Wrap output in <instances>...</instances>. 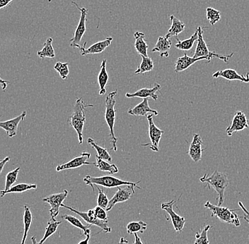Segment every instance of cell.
Segmentation results:
<instances>
[{
    "instance_id": "obj_14",
    "label": "cell",
    "mask_w": 249,
    "mask_h": 244,
    "mask_svg": "<svg viewBox=\"0 0 249 244\" xmlns=\"http://www.w3.org/2000/svg\"><path fill=\"white\" fill-rule=\"evenodd\" d=\"M90 158H91V154L87 153V152H83L81 154L80 156H78L77 158L68 162V163H65V164L57 165L56 167V171L60 172V171L65 170V169H76V168L80 167L83 165H91V164L95 165L96 163H91L87 162Z\"/></svg>"
},
{
    "instance_id": "obj_26",
    "label": "cell",
    "mask_w": 249,
    "mask_h": 244,
    "mask_svg": "<svg viewBox=\"0 0 249 244\" xmlns=\"http://www.w3.org/2000/svg\"><path fill=\"white\" fill-rule=\"evenodd\" d=\"M23 225H24V231H23L22 241L21 244H26L28 234L30 230L33 222V215L30 208L27 206L23 207Z\"/></svg>"
},
{
    "instance_id": "obj_28",
    "label": "cell",
    "mask_w": 249,
    "mask_h": 244,
    "mask_svg": "<svg viewBox=\"0 0 249 244\" xmlns=\"http://www.w3.org/2000/svg\"><path fill=\"white\" fill-rule=\"evenodd\" d=\"M62 218L66 220L67 222H69L72 226L75 227V228H78V229L83 231V234L85 237L88 235L89 234H91V230H90V226H91V225H84L77 217H74V216L72 215H70V214H65V215L62 216Z\"/></svg>"
},
{
    "instance_id": "obj_15",
    "label": "cell",
    "mask_w": 249,
    "mask_h": 244,
    "mask_svg": "<svg viewBox=\"0 0 249 244\" xmlns=\"http://www.w3.org/2000/svg\"><path fill=\"white\" fill-rule=\"evenodd\" d=\"M26 114H27V113L24 111L19 116L14 118V119H9V120L5 121V122H0V127L5 130L9 137H14L17 135V130H18L20 122L24 120Z\"/></svg>"
},
{
    "instance_id": "obj_24",
    "label": "cell",
    "mask_w": 249,
    "mask_h": 244,
    "mask_svg": "<svg viewBox=\"0 0 249 244\" xmlns=\"http://www.w3.org/2000/svg\"><path fill=\"white\" fill-rule=\"evenodd\" d=\"M144 33L140 31L135 32L134 34V38L135 39V48L141 57H148L147 50L149 46L144 40Z\"/></svg>"
},
{
    "instance_id": "obj_43",
    "label": "cell",
    "mask_w": 249,
    "mask_h": 244,
    "mask_svg": "<svg viewBox=\"0 0 249 244\" xmlns=\"http://www.w3.org/2000/svg\"><path fill=\"white\" fill-rule=\"evenodd\" d=\"M9 161H10V158L9 157H7V158H4L3 161L0 162V173L2 172L3 169H4V165L7 164V163H9Z\"/></svg>"
},
{
    "instance_id": "obj_4",
    "label": "cell",
    "mask_w": 249,
    "mask_h": 244,
    "mask_svg": "<svg viewBox=\"0 0 249 244\" xmlns=\"http://www.w3.org/2000/svg\"><path fill=\"white\" fill-rule=\"evenodd\" d=\"M84 182L88 186H91L93 191H94L93 185L108 188V189L126 186V185H131V186H136L138 189H141V188L138 186V183H140V181H138V182H131V181H124V180L116 178V177H111V176L94 177L87 175L84 178Z\"/></svg>"
},
{
    "instance_id": "obj_40",
    "label": "cell",
    "mask_w": 249,
    "mask_h": 244,
    "mask_svg": "<svg viewBox=\"0 0 249 244\" xmlns=\"http://www.w3.org/2000/svg\"><path fill=\"white\" fill-rule=\"evenodd\" d=\"M96 189L99 191V194H98L97 198V205L98 206H100L101 208H104L107 210V206H108L109 203V200L107 194L104 192V191L101 190L99 186H96Z\"/></svg>"
},
{
    "instance_id": "obj_23",
    "label": "cell",
    "mask_w": 249,
    "mask_h": 244,
    "mask_svg": "<svg viewBox=\"0 0 249 244\" xmlns=\"http://www.w3.org/2000/svg\"><path fill=\"white\" fill-rule=\"evenodd\" d=\"M171 21V26L169 30L168 31L167 34L165 37L167 38H170L171 37H178L179 34L181 33L185 30L186 25L182 22L180 19L177 18L174 15L170 16Z\"/></svg>"
},
{
    "instance_id": "obj_17",
    "label": "cell",
    "mask_w": 249,
    "mask_h": 244,
    "mask_svg": "<svg viewBox=\"0 0 249 244\" xmlns=\"http://www.w3.org/2000/svg\"><path fill=\"white\" fill-rule=\"evenodd\" d=\"M213 78L217 79L219 77L223 78L230 81H239L243 83H249V73H247V75L238 74L236 70L232 69H227L222 70V71H217L214 73L213 75Z\"/></svg>"
},
{
    "instance_id": "obj_16",
    "label": "cell",
    "mask_w": 249,
    "mask_h": 244,
    "mask_svg": "<svg viewBox=\"0 0 249 244\" xmlns=\"http://www.w3.org/2000/svg\"><path fill=\"white\" fill-rule=\"evenodd\" d=\"M112 41H113V38L112 37H108L105 40L94 43V44H93L92 46L89 48H86L87 42H85L83 46H82V49H80L81 53H82V56L87 55V54L102 53L108 47L110 46Z\"/></svg>"
},
{
    "instance_id": "obj_3",
    "label": "cell",
    "mask_w": 249,
    "mask_h": 244,
    "mask_svg": "<svg viewBox=\"0 0 249 244\" xmlns=\"http://www.w3.org/2000/svg\"><path fill=\"white\" fill-rule=\"evenodd\" d=\"M118 93V91H115L109 93L107 98H106V112L105 119L107 123L109 130H110V143H111L112 149L114 151L118 150L117 147V142L118 138L115 136L114 127L115 122H116V111L115 109L116 100V97Z\"/></svg>"
},
{
    "instance_id": "obj_34",
    "label": "cell",
    "mask_w": 249,
    "mask_h": 244,
    "mask_svg": "<svg viewBox=\"0 0 249 244\" xmlns=\"http://www.w3.org/2000/svg\"><path fill=\"white\" fill-rule=\"evenodd\" d=\"M62 222L60 221H56V220L51 219V220L48 222V225H47V228H46V232H45L44 236H43V239L40 241L38 244H44V242H46L48 238L53 235L54 233L57 231L59 225Z\"/></svg>"
},
{
    "instance_id": "obj_38",
    "label": "cell",
    "mask_w": 249,
    "mask_h": 244,
    "mask_svg": "<svg viewBox=\"0 0 249 244\" xmlns=\"http://www.w3.org/2000/svg\"><path fill=\"white\" fill-rule=\"evenodd\" d=\"M207 19L209 21L211 26H214L221 19V12L214 9V8L208 7L206 9Z\"/></svg>"
},
{
    "instance_id": "obj_36",
    "label": "cell",
    "mask_w": 249,
    "mask_h": 244,
    "mask_svg": "<svg viewBox=\"0 0 249 244\" xmlns=\"http://www.w3.org/2000/svg\"><path fill=\"white\" fill-rule=\"evenodd\" d=\"M20 171V167H17L15 170L9 172L6 175L5 188L4 190L1 191V194L3 193L7 192L13 186L16 181H17V177H18V172Z\"/></svg>"
},
{
    "instance_id": "obj_13",
    "label": "cell",
    "mask_w": 249,
    "mask_h": 244,
    "mask_svg": "<svg viewBox=\"0 0 249 244\" xmlns=\"http://www.w3.org/2000/svg\"><path fill=\"white\" fill-rule=\"evenodd\" d=\"M248 119L243 112L237 111L233 116L231 125L227 127L226 132L229 136H232L234 132H239L241 130L249 128Z\"/></svg>"
},
{
    "instance_id": "obj_9",
    "label": "cell",
    "mask_w": 249,
    "mask_h": 244,
    "mask_svg": "<svg viewBox=\"0 0 249 244\" xmlns=\"http://www.w3.org/2000/svg\"><path fill=\"white\" fill-rule=\"evenodd\" d=\"M153 114H149L147 116L148 123H149V136L150 143L142 146H148L152 151L158 152L159 145H160L161 136L164 131L160 130L155 125L153 120Z\"/></svg>"
},
{
    "instance_id": "obj_33",
    "label": "cell",
    "mask_w": 249,
    "mask_h": 244,
    "mask_svg": "<svg viewBox=\"0 0 249 244\" xmlns=\"http://www.w3.org/2000/svg\"><path fill=\"white\" fill-rule=\"evenodd\" d=\"M87 142H88L89 145L92 146L93 148L97 152V155L96 156L99 157L101 159L104 160V161H108L109 163L112 161L111 156H110L107 149L98 145L92 138H89L88 140H87Z\"/></svg>"
},
{
    "instance_id": "obj_42",
    "label": "cell",
    "mask_w": 249,
    "mask_h": 244,
    "mask_svg": "<svg viewBox=\"0 0 249 244\" xmlns=\"http://www.w3.org/2000/svg\"><path fill=\"white\" fill-rule=\"evenodd\" d=\"M238 204H239V207H240V208H241V210H242L243 211V213H244V215L242 216V218H247V219H249V211H248V210L247 209V208H246L245 206H244V205L242 203H241V202H239V203H238Z\"/></svg>"
},
{
    "instance_id": "obj_21",
    "label": "cell",
    "mask_w": 249,
    "mask_h": 244,
    "mask_svg": "<svg viewBox=\"0 0 249 244\" xmlns=\"http://www.w3.org/2000/svg\"><path fill=\"white\" fill-rule=\"evenodd\" d=\"M208 60V58L206 57H199V58H194V57H191L185 54L182 57H178L177 59L175 64V71L177 73L180 72V71H185L191 67L194 64L201 60Z\"/></svg>"
},
{
    "instance_id": "obj_39",
    "label": "cell",
    "mask_w": 249,
    "mask_h": 244,
    "mask_svg": "<svg viewBox=\"0 0 249 244\" xmlns=\"http://www.w3.org/2000/svg\"><path fill=\"white\" fill-rule=\"evenodd\" d=\"M54 69L57 72L59 73L60 77L62 79H66L70 74L69 66L68 63H62V62H57L54 66Z\"/></svg>"
},
{
    "instance_id": "obj_45",
    "label": "cell",
    "mask_w": 249,
    "mask_h": 244,
    "mask_svg": "<svg viewBox=\"0 0 249 244\" xmlns=\"http://www.w3.org/2000/svg\"><path fill=\"white\" fill-rule=\"evenodd\" d=\"M90 237H91V234H89L88 235L86 236L85 239L81 241L78 244H89Z\"/></svg>"
},
{
    "instance_id": "obj_7",
    "label": "cell",
    "mask_w": 249,
    "mask_h": 244,
    "mask_svg": "<svg viewBox=\"0 0 249 244\" xmlns=\"http://www.w3.org/2000/svg\"><path fill=\"white\" fill-rule=\"evenodd\" d=\"M73 5L76 6V7L80 11L81 16L79 23L75 32H74V36L70 40V46L71 48H77L80 50L82 48L81 46V41L83 38L86 31H87V16L88 15V9L85 7L80 8L77 3L74 1H71Z\"/></svg>"
},
{
    "instance_id": "obj_6",
    "label": "cell",
    "mask_w": 249,
    "mask_h": 244,
    "mask_svg": "<svg viewBox=\"0 0 249 244\" xmlns=\"http://www.w3.org/2000/svg\"><path fill=\"white\" fill-rule=\"evenodd\" d=\"M198 30V39H197V44L196 47V51L194 55V58H199V57H206L208 58V62L211 61L213 59L218 58L222 60L227 63L229 60L234 54L233 52L230 55H222L221 54H217L214 52H211L209 50L208 45L205 43L203 38L204 31L201 26H198L197 28Z\"/></svg>"
},
{
    "instance_id": "obj_12",
    "label": "cell",
    "mask_w": 249,
    "mask_h": 244,
    "mask_svg": "<svg viewBox=\"0 0 249 244\" xmlns=\"http://www.w3.org/2000/svg\"><path fill=\"white\" fill-rule=\"evenodd\" d=\"M62 208L69 210L71 212L77 214L79 217H82L89 225H94V226L100 228L101 231H104V233L111 232V228L108 226V220H107V221H104V220H99V219L96 218V217H90V216L88 215L87 212H80V211H77V209H74V208H71V207L70 206H65V205L64 204L62 205Z\"/></svg>"
},
{
    "instance_id": "obj_37",
    "label": "cell",
    "mask_w": 249,
    "mask_h": 244,
    "mask_svg": "<svg viewBox=\"0 0 249 244\" xmlns=\"http://www.w3.org/2000/svg\"><path fill=\"white\" fill-rule=\"evenodd\" d=\"M211 228H213V226L211 225H206L201 231L196 233V241H195L194 244H210L208 233Z\"/></svg>"
},
{
    "instance_id": "obj_27",
    "label": "cell",
    "mask_w": 249,
    "mask_h": 244,
    "mask_svg": "<svg viewBox=\"0 0 249 244\" xmlns=\"http://www.w3.org/2000/svg\"><path fill=\"white\" fill-rule=\"evenodd\" d=\"M197 39H198V30L197 29L194 35H191V38L183 40V41H180L178 37H176L177 43L176 44L175 48L180 49V50H190V49H192L193 47L194 46L195 42L197 40Z\"/></svg>"
},
{
    "instance_id": "obj_46",
    "label": "cell",
    "mask_w": 249,
    "mask_h": 244,
    "mask_svg": "<svg viewBox=\"0 0 249 244\" xmlns=\"http://www.w3.org/2000/svg\"><path fill=\"white\" fill-rule=\"evenodd\" d=\"M134 235H135V242L133 244H144L138 234H135Z\"/></svg>"
},
{
    "instance_id": "obj_5",
    "label": "cell",
    "mask_w": 249,
    "mask_h": 244,
    "mask_svg": "<svg viewBox=\"0 0 249 244\" xmlns=\"http://www.w3.org/2000/svg\"><path fill=\"white\" fill-rule=\"evenodd\" d=\"M205 208L209 209L211 212V217H217L221 222L226 224H231L236 227L241 225L239 215L235 212L238 210H231L226 207L214 206L210 201H207Z\"/></svg>"
},
{
    "instance_id": "obj_31",
    "label": "cell",
    "mask_w": 249,
    "mask_h": 244,
    "mask_svg": "<svg viewBox=\"0 0 249 244\" xmlns=\"http://www.w3.org/2000/svg\"><path fill=\"white\" fill-rule=\"evenodd\" d=\"M36 184H34V183H18V184L12 186L7 192L1 194V197H4L6 194H13V193L21 194V193L26 192L29 190H36Z\"/></svg>"
},
{
    "instance_id": "obj_30",
    "label": "cell",
    "mask_w": 249,
    "mask_h": 244,
    "mask_svg": "<svg viewBox=\"0 0 249 244\" xmlns=\"http://www.w3.org/2000/svg\"><path fill=\"white\" fill-rule=\"evenodd\" d=\"M96 163L95 166L100 169L102 172H107L113 175V174L118 173L119 169L114 164H110L108 161H104V160L101 159L99 157H96Z\"/></svg>"
},
{
    "instance_id": "obj_22",
    "label": "cell",
    "mask_w": 249,
    "mask_h": 244,
    "mask_svg": "<svg viewBox=\"0 0 249 244\" xmlns=\"http://www.w3.org/2000/svg\"><path fill=\"white\" fill-rule=\"evenodd\" d=\"M171 46H172V42L170 38L161 36L158 38L152 52H158L161 57H168L169 56V51H170Z\"/></svg>"
},
{
    "instance_id": "obj_32",
    "label": "cell",
    "mask_w": 249,
    "mask_h": 244,
    "mask_svg": "<svg viewBox=\"0 0 249 244\" xmlns=\"http://www.w3.org/2000/svg\"><path fill=\"white\" fill-rule=\"evenodd\" d=\"M147 228V224L143 221H133L127 224L126 229L128 234H135L138 232L143 234Z\"/></svg>"
},
{
    "instance_id": "obj_29",
    "label": "cell",
    "mask_w": 249,
    "mask_h": 244,
    "mask_svg": "<svg viewBox=\"0 0 249 244\" xmlns=\"http://www.w3.org/2000/svg\"><path fill=\"white\" fill-rule=\"evenodd\" d=\"M53 41V40L52 38L47 39L43 49L38 51L37 54L41 60H44L45 58L53 59L55 57V52H54L53 46L52 44Z\"/></svg>"
},
{
    "instance_id": "obj_50",
    "label": "cell",
    "mask_w": 249,
    "mask_h": 244,
    "mask_svg": "<svg viewBox=\"0 0 249 244\" xmlns=\"http://www.w3.org/2000/svg\"><path fill=\"white\" fill-rule=\"evenodd\" d=\"M244 220H246V221H247V222H248V223L249 224V219L244 218Z\"/></svg>"
},
{
    "instance_id": "obj_48",
    "label": "cell",
    "mask_w": 249,
    "mask_h": 244,
    "mask_svg": "<svg viewBox=\"0 0 249 244\" xmlns=\"http://www.w3.org/2000/svg\"><path fill=\"white\" fill-rule=\"evenodd\" d=\"M118 244H129V242L125 237H121V239H120V242Z\"/></svg>"
},
{
    "instance_id": "obj_44",
    "label": "cell",
    "mask_w": 249,
    "mask_h": 244,
    "mask_svg": "<svg viewBox=\"0 0 249 244\" xmlns=\"http://www.w3.org/2000/svg\"><path fill=\"white\" fill-rule=\"evenodd\" d=\"M14 0H0V8L3 9V8L7 7Z\"/></svg>"
},
{
    "instance_id": "obj_11",
    "label": "cell",
    "mask_w": 249,
    "mask_h": 244,
    "mask_svg": "<svg viewBox=\"0 0 249 244\" xmlns=\"http://www.w3.org/2000/svg\"><path fill=\"white\" fill-rule=\"evenodd\" d=\"M176 203H177V201L174 200H171V201L167 202V203H163L161 204V209L167 212V213L170 215L174 229L178 234H180L184 228L186 220H185L184 217L176 213L175 211H174L173 207Z\"/></svg>"
},
{
    "instance_id": "obj_1",
    "label": "cell",
    "mask_w": 249,
    "mask_h": 244,
    "mask_svg": "<svg viewBox=\"0 0 249 244\" xmlns=\"http://www.w3.org/2000/svg\"><path fill=\"white\" fill-rule=\"evenodd\" d=\"M93 105H89L84 102L82 98H77L74 107V112L68 118L70 125L77 132L78 140L80 145L83 144V130L86 122L85 110L88 107H93Z\"/></svg>"
},
{
    "instance_id": "obj_20",
    "label": "cell",
    "mask_w": 249,
    "mask_h": 244,
    "mask_svg": "<svg viewBox=\"0 0 249 244\" xmlns=\"http://www.w3.org/2000/svg\"><path fill=\"white\" fill-rule=\"evenodd\" d=\"M149 113L153 114L155 116L159 114L157 110H152V108H150L149 105V99L148 98L143 99L142 102H140L138 105L128 110V114L132 115V116H147Z\"/></svg>"
},
{
    "instance_id": "obj_49",
    "label": "cell",
    "mask_w": 249,
    "mask_h": 244,
    "mask_svg": "<svg viewBox=\"0 0 249 244\" xmlns=\"http://www.w3.org/2000/svg\"><path fill=\"white\" fill-rule=\"evenodd\" d=\"M31 242H32V244H38L36 241V237H34V236L31 237Z\"/></svg>"
},
{
    "instance_id": "obj_51",
    "label": "cell",
    "mask_w": 249,
    "mask_h": 244,
    "mask_svg": "<svg viewBox=\"0 0 249 244\" xmlns=\"http://www.w3.org/2000/svg\"><path fill=\"white\" fill-rule=\"evenodd\" d=\"M248 122H249V120H248Z\"/></svg>"
},
{
    "instance_id": "obj_2",
    "label": "cell",
    "mask_w": 249,
    "mask_h": 244,
    "mask_svg": "<svg viewBox=\"0 0 249 244\" xmlns=\"http://www.w3.org/2000/svg\"><path fill=\"white\" fill-rule=\"evenodd\" d=\"M202 183H207L209 189L210 187L214 189L217 194V198L216 200L218 201L217 206H221L223 204L225 200V192L226 189L229 186V180L227 175L223 172L214 171L213 175L210 176L205 174L203 177L200 179Z\"/></svg>"
},
{
    "instance_id": "obj_8",
    "label": "cell",
    "mask_w": 249,
    "mask_h": 244,
    "mask_svg": "<svg viewBox=\"0 0 249 244\" xmlns=\"http://www.w3.org/2000/svg\"><path fill=\"white\" fill-rule=\"evenodd\" d=\"M118 188V191L113 195V198L109 200L108 206H107V211H111L117 203H124L127 201L132 198V195L135 194V188L136 186H131V185H126V186H119ZM138 189V188H137Z\"/></svg>"
},
{
    "instance_id": "obj_18",
    "label": "cell",
    "mask_w": 249,
    "mask_h": 244,
    "mask_svg": "<svg viewBox=\"0 0 249 244\" xmlns=\"http://www.w3.org/2000/svg\"><path fill=\"white\" fill-rule=\"evenodd\" d=\"M202 141L200 135L197 133H195L192 142L190 145L189 150H188V155L190 158L195 163H198L201 161L202 153L205 149L202 148Z\"/></svg>"
},
{
    "instance_id": "obj_10",
    "label": "cell",
    "mask_w": 249,
    "mask_h": 244,
    "mask_svg": "<svg viewBox=\"0 0 249 244\" xmlns=\"http://www.w3.org/2000/svg\"><path fill=\"white\" fill-rule=\"evenodd\" d=\"M68 194H69V192L65 189L62 193L52 194V195L43 199V202L48 203L51 206L49 212L51 214V219L55 220L56 217L58 216L59 213H60V208H61L64 200L68 197Z\"/></svg>"
},
{
    "instance_id": "obj_52",
    "label": "cell",
    "mask_w": 249,
    "mask_h": 244,
    "mask_svg": "<svg viewBox=\"0 0 249 244\" xmlns=\"http://www.w3.org/2000/svg\"><path fill=\"white\" fill-rule=\"evenodd\" d=\"M50 1H51V0H50Z\"/></svg>"
},
{
    "instance_id": "obj_47",
    "label": "cell",
    "mask_w": 249,
    "mask_h": 244,
    "mask_svg": "<svg viewBox=\"0 0 249 244\" xmlns=\"http://www.w3.org/2000/svg\"><path fill=\"white\" fill-rule=\"evenodd\" d=\"M0 83H1L3 91H5L6 88H7L8 83H9V82L8 81H4L3 80V79H1V81H0Z\"/></svg>"
},
{
    "instance_id": "obj_35",
    "label": "cell",
    "mask_w": 249,
    "mask_h": 244,
    "mask_svg": "<svg viewBox=\"0 0 249 244\" xmlns=\"http://www.w3.org/2000/svg\"><path fill=\"white\" fill-rule=\"evenodd\" d=\"M141 64L139 67L135 71V74H144V73L149 72L154 69V62L150 57H142Z\"/></svg>"
},
{
    "instance_id": "obj_41",
    "label": "cell",
    "mask_w": 249,
    "mask_h": 244,
    "mask_svg": "<svg viewBox=\"0 0 249 244\" xmlns=\"http://www.w3.org/2000/svg\"><path fill=\"white\" fill-rule=\"evenodd\" d=\"M94 211L96 217L98 219L101 220H104V221L108 220V214H107L108 211L107 210L97 206L94 208Z\"/></svg>"
},
{
    "instance_id": "obj_25",
    "label": "cell",
    "mask_w": 249,
    "mask_h": 244,
    "mask_svg": "<svg viewBox=\"0 0 249 244\" xmlns=\"http://www.w3.org/2000/svg\"><path fill=\"white\" fill-rule=\"evenodd\" d=\"M107 60H103L101 62L100 71L98 75V83L100 87V91H99L100 96H104L107 93L106 86L108 84L109 79L108 71L107 69Z\"/></svg>"
},
{
    "instance_id": "obj_19",
    "label": "cell",
    "mask_w": 249,
    "mask_h": 244,
    "mask_svg": "<svg viewBox=\"0 0 249 244\" xmlns=\"http://www.w3.org/2000/svg\"><path fill=\"white\" fill-rule=\"evenodd\" d=\"M161 90V85L158 83H155V87L152 88H144L138 90V91L134 93H127L125 94V97L127 98H152L155 100H157L158 96L156 94L157 91Z\"/></svg>"
}]
</instances>
